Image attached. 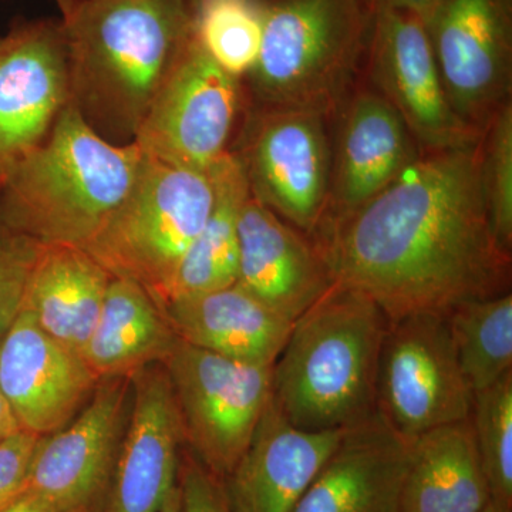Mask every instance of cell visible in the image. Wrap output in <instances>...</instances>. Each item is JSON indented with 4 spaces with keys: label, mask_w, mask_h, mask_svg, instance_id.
<instances>
[{
    "label": "cell",
    "mask_w": 512,
    "mask_h": 512,
    "mask_svg": "<svg viewBox=\"0 0 512 512\" xmlns=\"http://www.w3.org/2000/svg\"><path fill=\"white\" fill-rule=\"evenodd\" d=\"M0 512H50L47 510L45 505L40 504L36 498H33L32 495L25 493L22 491L15 498V500L10 501L8 505L0 510Z\"/></svg>",
    "instance_id": "836d02e7"
},
{
    "label": "cell",
    "mask_w": 512,
    "mask_h": 512,
    "mask_svg": "<svg viewBox=\"0 0 512 512\" xmlns=\"http://www.w3.org/2000/svg\"><path fill=\"white\" fill-rule=\"evenodd\" d=\"M190 2H191V5H192V8H194V12H195V8H197L198 3H200L201 0H190Z\"/></svg>",
    "instance_id": "f35d334b"
},
{
    "label": "cell",
    "mask_w": 512,
    "mask_h": 512,
    "mask_svg": "<svg viewBox=\"0 0 512 512\" xmlns=\"http://www.w3.org/2000/svg\"><path fill=\"white\" fill-rule=\"evenodd\" d=\"M329 117L309 110H248L237 151L252 197L308 237L325 218L332 170Z\"/></svg>",
    "instance_id": "9c48e42d"
},
{
    "label": "cell",
    "mask_w": 512,
    "mask_h": 512,
    "mask_svg": "<svg viewBox=\"0 0 512 512\" xmlns=\"http://www.w3.org/2000/svg\"><path fill=\"white\" fill-rule=\"evenodd\" d=\"M212 204L210 174L143 154L127 197L83 249L111 276L143 286L161 309Z\"/></svg>",
    "instance_id": "8992f818"
},
{
    "label": "cell",
    "mask_w": 512,
    "mask_h": 512,
    "mask_svg": "<svg viewBox=\"0 0 512 512\" xmlns=\"http://www.w3.org/2000/svg\"><path fill=\"white\" fill-rule=\"evenodd\" d=\"M474 392L461 370L447 313L390 320L376 384V414L404 440L470 419Z\"/></svg>",
    "instance_id": "ba28073f"
},
{
    "label": "cell",
    "mask_w": 512,
    "mask_h": 512,
    "mask_svg": "<svg viewBox=\"0 0 512 512\" xmlns=\"http://www.w3.org/2000/svg\"><path fill=\"white\" fill-rule=\"evenodd\" d=\"M99 382L82 355L47 335L22 306L0 340V394L20 430L43 437L62 429Z\"/></svg>",
    "instance_id": "9a60e30c"
},
{
    "label": "cell",
    "mask_w": 512,
    "mask_h": 512,
    "mask_svg": "<svg viewBox=\"0 0 512 512\" xmlns=\"http://www.w3.org/2000/svg\"><path fill=\"white\" fill-rule=\"evenodd\" d=\"M242 80L224 72L192 37L138 128L144 156L208 173L232 150L244 109Z\"/></svg>",
    "instance_id": "30bf717a"
},
{
    "label": "cell",
    "mask_w": 512,
    "mask_h": 512,
    "mask_svg": "<svg viewBox=\"0 0 512 512\" xmlns=\"http://www.w3.org/2000/svg\"><path fill=\"white\" fill-rule=\"evenodd\" d=\"M313 241L333 281L365 293L389 320L511 292L512 255L491 229L481 140L421 151L389 187Z\"/></svg>",
    "instance_id": "6da1fadb"
},
{
    "label": "cell",
    "mask_w": 512,
    "mask_h": 512,
    "mask_svg": "<svg viewBox=\"0 0 512 512\" xmlns=\"http://www.w3.org/2000/svg\"><path fill=\"white\" fill-rule=\"evenodd\" d=\"M336 117L328 208L319 231L373 200L421 153L399 114L372 86H355Z\"/></svg>",
    "instance_id": "2e32d148"
},
{
    "label": "cell",
    "mask_w": 512,
    "mask_h": 512,
    "mask_svg": "<svg viewBox=\"0 0 512 512\" xmlns=\"http://www.w3.org/2000/svg\"><path fill=\"white\" fill-rule=\"evenodd\" d=\"M160 512H181L180 485H177V487L171 491V494L168 495L167 500L164 501Z\"/></svg>",
    "instance_id": "d590c367"
},
{
    "label": "cell",
    "mask_w": 512,
    "mask_h": 512,
    "mask_svg": "<svg viewBox=\"0 0 512 512\" xmlns=\"http://www.w3.org/2000/svg\"><path fill=\"white\" fill-rule=\"evenodd\" d=\"M177 340L160 306L143 286L111 276L82 357L100 380L126 377L164 363Z\"/></svg>",
    "instance_id": "cb8c5ba5"
},
{
    "label": "cell",
    "mask_w": 512,
    "mask_h": 512,
    "mask_svg": "<svg viewBox=\"0 0 512 512\" xmlns=\"http://www.w3.org/2000/svg\"><path fill=\"white\" fill-rule=\"evenodd\" d=\"M481 177L495 241L512 255V101L494 114L481 137Z\"/></svg>",
    "instance_id": "f1b7e54d"
},
{
    "label": "cell",
    "mask_w": 512,
    "mask_h": 512,
    "mask_svg": "<svg viewBox=\"0 0 512 512\" xmlns=\"http://www.w3.org/2000/svg\"><path fill=\"white\" fill-rule=\"evenodd\" d=\"M410 441L379 416L345 430L293 512H402Z\"/></svg>",
    "instance_id": "ffe728a7"
},
{
    "label": "cell",
    "mask_w": 512,
    "mask_h": 512,
    "mask_svg": "<svg viewBox=\"0 0 512 512\" xmlns=\"http://www.w3.org/2000/svg\"><path fill=\"white\" fill-rule=\"evenodd\" d=\"M390 320L352 286H332L293 322L272 373V403L306 431L348 430L376 416L380 350Z\"/></svg>",
    "instance_id": "3957f363"
},
{
    "label": "cell",
    "mask_w": 512,
    "mask_h": 512,
    "mask_svg": "<svg viewBox=\"0 0 512 512\" xmlns=\"http://www.w3.org/2000/svg\"><path fill=\"white\" fill-rule=\"evenodd\" d=\"M311 237L249 194L238 221V284L295 322L333 284Z\"/></svg>",
    "instance_id": "ac0fdd59"
},
{
    "label": "cell",
    "mask_w": 512,
    "mask_h": 512,
    "mask_svg": "<svg viewBox=\"0 0 512 512\" xmlns=\"http://www.w3.org/2000/svg\"><path fill=\"white\" fill-rule=\"evenodd\" d=\"M184 437L218 480L232 473L272 399L274 366L252 365L178 339L163 363Z\"/></svg>",
    "instance_id": "52a82bcc"
},
{
    "label": "cell",
    "mask_w": 512,
    "mask_h": 512,
    "mask_svg": "<svg viewBox=\"0 0 512 512\" xmlns=\"http://www.w3.org/2000/svg\"><path fill=\"white\" fill-rule=\"evenodd\" d=\"M208 174L214 187L210 217L181 261L164 305L180 296L215 291L238 282L239 212L251 194L247 174L235 150L225 154Z\"/></svg>",
    "instance_id": "d4e9b609"
},
{
    "label": "cell",
    "mask_w": 512,
    "mask_h": 512,
    "mask_svg": "<svg viewBox=\"0 0 512 512\" xmlns=\"http://www.w3.org/2000/svg\"><path fill=\"white\" fill-rule=\"evenodd\" d=\"M62 20L70 104L104 140L133 144L195 35L190 0H82Z\"/></svg>",
    "instance_id": "7a4b0ae2"
},
{
    "label": "cell",
    "mask_w": 512,
    "mask_h": 512,
    "mask_svg": "<svg viewBox=\"0 0 512 512\" xmlns=\"http://www.w3.org/2000/svg\"><path fill=\"white\" fill-rule=\"evenodd\" d=\"M262 0H201L195 8V37L224 72L244 80L262 45Z\"/></svg>",
    "instance_id": "4316f807"
},
{
    "label": "cell",
    "mask_w": 512,
    "mask_h": 512,
    "mask_svg": "<svg viewBox=\"0 0 512 512\" xmlns=\"http://www.w3.org/2000/svg\"><path fill=\"white\" fill-rule=\"evenodd\" d=\"M42 245L0 225V340L23 305L30 271Z\"/></svg>",
    "instance_id": "f546056e"
},
{
    "label": "cell",
    "mask_w": 512,
    "mask_h": 512,
    "mask_svg": "<svg viewBox=\"0 0 512 512\" xmlns=\"http://www.w3.org/2000/svg\"><path fill=\"white\" fill-rule=\"evenodd\" d=\"M181 512H232L224 485L210 471L190 460L181 473Z\"/></svg>",
    "instance_id": "1f68e13d"
},
{
    "label": "cell",
    "mask_w": 512,
    "mask_h": 512,
    "mask_svg": "<svg viewBox=\"0 0 512 512\" xmlns=\"http://www.w3.org/2000/svg\"><path fill=\"white\" fill-rule=\"evenodd\" d=\"M126 393L123 377L101 379L73 423L40 437L23 491L50 512H92L113 477Z\"/></svg>",
    "instance_id": "5bb4252c"
},
{
    "label": "cell",
    "mask_w": 512,
    "mask_h": 512,
    "mask_svg": "<svg viewBox=\"0 0 512 512\" xmlns=\"http://www.w3.org/2000/svg\"><path fill=\"white\" fill-rule=\"evenodd\" d=\"M40 436L19 430L0 441V510L23 491Z\"/></svg>",
    "instance_id": "4dcf8cb0"
},
{
    "label": "cell",
    "mask_w": 512,
    "mask_h": 512,
    "mask_svg": "<svg viewBox=\"0 0 512 512\" xmlns=\"http://www.w3.org/2000/svg\"><path fill=\"white\" fill-rule=\"evenodd\" d=\"M3 178L0 177V190H2Z\"/></svg>",
    "instance_id": "ab89813d"
},
{
    "label": "cell",
    "mask_w": 512,
    "mask_h": 512,
    "mask_svg": "<svg viewBox=\"0 0 512 512\" xmlns=\"http://www.w3.org/2000/svg\"><path fill=\"white\" fill-rule=\"evenodd\" d=\"M470 419L491 503L512 512V372L474 393Z\"/></svg>",
    "instance_id": "83f0119b"
},
{
    "label": "cell",
    "mask_w": 512,
    "mask_h": 512,
    "mask_svg": "<svg viewBox=\"0 0 512 512\" xmlns=\"http://www.w3.org/2000/svg\"><path fill=\"white\" fill-rule=\"evenodd\" d=\"M19 430L18 421H16L15 416L10 412L8 403L5 402L2 394H0V441L12 436V434Z\"/></svg>",
    "instance_id": "e575fe53"
},
{
    "label": "cell",
    "mask_w": 512,
    "mask_h": 512,
    "mask_svg": "<svg viewBox=\"0 0 512 512\" xmlns=\"http://www.w3.org/2000/svg\"><path fill=\"white\" fill-rule=\"evenodd\" d=\"M69 103L62 19L26 20L0 36V177L46 140Z\"/></svg>",
    "instance_id": "4fadbf2b"
},
{
    "label": "cell",
    "mask_w": 512,
    "mask_h": 512,
    "mask_svg": "<svg viewBox=\"0 0 512 512\" xmlns=\"http://www.w3.org/2000/svg\"><path fill=\"white\" fill-rule=\"evenodd\" d=\"M447 318L458 363L474 393L512 372V292L460 303Z\"/></svg>",
    "instance_id": "484cf974"
},
{
    "label": "cell",
    "mask_w": 512,
    "mask_h": 512,
    "mask_svg": "<svg viewBox=\"0 0 512 512\" xmlns=\"http://www.w3.org/2000/svg\"><path fill=\"white\" fill-rule=\"evenodd\" d=\"M439 0H367L372 12L377 9H402L426 19Z\"/></svg>",
    "instance_id": "d6a6232c"
},
{
    "label": "cell",
    "mask_w": 512,
    "mask_h": 512,
    "mask_svg": "<svg viewBox=\"0 0 512 512\" xmlns=\"http://www.w3.org/2000/svg\"><path fill=\"white\" fill-rule=\"evenodd\" d=\"M424 23L451 107L484 133L511 100L512 0H439Z\"/></svg>",
    "instance_id": "8fae6325"
},
{
    "label": "cell",
    "mask_w": 512,
    "mask_h": 512,
    "mask_svg": "<svg viewBox=\"0 0 512 512\" xmlns=\"http://www.w3.org/2000/svg\"><path fill=\"white\" fill-rule=\"evenodd\" d=\"M490 503L471 419L410 441L402 512H480Z\"/></svg>",
    "instance_id": "603a6c76"
},
{
    "label": "cell",
    "mask_w": 512,
    "mask_h": 512,
    "mask_svg": "<svg viewBox=\"0 0 512 512\" xmlns=\"http://www.w3.org/2000/svg\"><path fill=\"white\" fill-rule=\"evenodd\" d=\"M365 60L373 89L396 110L420 151L453 150L481 140L483 133L467 126L448 101L420 15L375 10Z\"/></svg>",
    "instance_id": "7c38bea8"
},
{
    "label": "cell",
    "mask_w": 512,
    "mask_h": 512,
    "mask_svg": "<svg viewBox=\"0 0 512 512\" xmlns=\"http://www.w3.org/2000/svg\"><path fill=\"white\" fill-rule=\"evenodd\" d=\"M262 15L261 50L244 79L249 110L333 119L365 60L373 18L367 0H262Z\"/></svg>",
    "instance_id": "5b68a950"
},
{
    "label": "cell",
    "mask_w": 512,
    "mask_h": 512,
    "mask_svg": "<svg viewBox=\"0 0 512 512\" xmlns=\"http://www.w3.org/2000/svg\"><path fill=\"white\" fill-rule=\"evenodd\" d=\"M480 512H500V511H498L497 508L494 507L493 503H490L487 505V507L484 508L483 511H480Z\"/></svg>",
    "instance_id": "74e56055"
},
{
    "label": "cell",
    "mask_w": 512,
    "mask_h": 512,
    "mask_svg": "<svg viewBox=\"0 0 512 512\" xmlns=\"http://www.w3.org/2000/svg\"><path fill=\"white\" fill-rule=\"evenodd\" d=\"M55 3L60 10V15H62L60 19H67L82 3V0H55Z\"/></svg>",
    "instance_id": "8d00e7d4"
},
{
    "label": "cell",
    "mask_w": 512,
    "mask_h": 512,
    "mask_svg": "<svg viewBox=\"0 0 512 512\" xmlns=\"http://www.w3.org/2000/svg\"><path fill=\"white\" fill-rule=\"evenodd\" d=\"M111 275L86 249L42 245L30 271L23 308L57 342L82 355Z\"/></svg>",
    "instance_id": "7402d4cb"
},
{
    "label": "cell",
    "mask_w": 512,
    "mask_h": 512,
    "mask_svg": "<svg viewBox=\"0 0 512 512\" xmlns=\"http://www.w3.org/2000/svg\"><path fill=\"white\" fill-rule=\"evenodd\" d=\"M133 406L113 471L107 512H160L177 487L180 413L165 367L131 375Z\"/></svg>",
    "instance_id": "e0dca14e"
},
{
    "label": "cell",
    "mask_w": 512,
    "mask_h": 512,
    "mask_svg": "<svg viewBox=\"0 0 512 512\" xmlns=\"http://www.w3.org/2000/svg\"><path fill=\"white\" fill-rule=\"evenodd\" d=\"M143 153L99 136L67 104L46 140L3 177L0 225L40 245L86 247L136 181Z\"/></svg>",
    "instance_id": "277c9868"
},
{
    "label": "cell",
    "mask_w": 512,
    "mask_h": 512,
    "mask_svg": "<svg viewBox=\"0 0 512 512\" xmlns=\"http://www.w3.org/2000/svg\"><path fill=\"white\" fill-rule=\"evenodd\" d=\"M161 311L188 345L261 366L275 365L293 325L238 282L171 299Z\"/></svg>",
    "instance_id": "44dd1931"
},
{
    "label": "cell",
    "mask_w": 512,
    "mask_h": 512,
    "mask_svg": "<svg viewBox=\"0 0 512 512\" xmlns=\"http://www.w3.org/2000/svg\"><path fill=\"white\" fill-rule=\"evenodd\" d=\"M343 433L298 429L271 399L244 456L222 480L231 511H295Z\"/></svg>",
    "instance_id": "d6986e66"
}]
</instances>
